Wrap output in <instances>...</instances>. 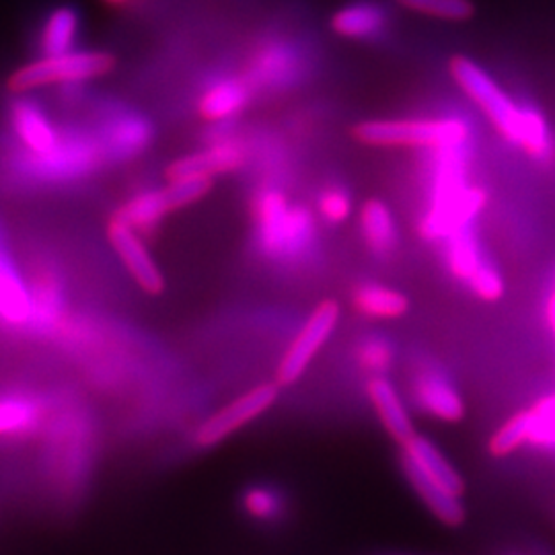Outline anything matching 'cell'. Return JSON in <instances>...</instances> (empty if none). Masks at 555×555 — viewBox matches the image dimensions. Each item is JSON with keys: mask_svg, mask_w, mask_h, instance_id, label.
I'll return each instance as SVG.
<instances>
[{"mask_svg": "<svg viewBox=\"0 0 555 555\" xmlns=\"http://www.w3.org/2000/svg\"><path fill=\"white\" fill-rule=\"evenodd\" d=\"M366 146L453 149L467 139V128L453 119H371L352 128Z\"/></svg>", "mask_w": 555, "mask_h": 555, "instance_id": "1", "label": "cell"}, {"mask_svg": "<svg viewBox=\"0 0 555 555\" xmlns=\"http://www.w3.org/2000/svg\"><path fill=\"white\" fill-rule=\"evenodd\" d=\"M451 75L461 87V91L494 124L498 132L504 139L518 144L525 121V109H518L496 82L488 77V73L467 56L451 59Z\"/></svg>", "mask_w": 555, "mask_h": 555, "instance_id": "2", "label": "cell"}, {"mask_svg": "<svg viewBox=\"0 0 555 555\" xmlns=\"http://www.w3.org/2000/svg\"><path fill=\"white\" fill-rule=\"evenodd\" d=\"M259 241L270 256L295 254L309 238L311 220L305 210L288 208L286 198L276 190H266L256 202Z\"/></svg>", "mask_w": 555, "mask_h": 555, "instance_id": "3", "label": "cell"}, {"mask_svg": "<svg viewBox=\"0 0 555 555\" xmlns=\"http://www.w3.org/2000/svg\"><path fill=\"white\" fill-rule=\"evenodd\" d=\"M114 59L105 52L73 50L59 56H43L20 68L11 79V87L27 91L50 82H85L109 73Z\"/></svg>", "mask_w": 555, "mask_h": 555, "instance_id": "4", "label": "cell"}, {"mask_svg": "<svg viewBox=\"0 0 555 555\" xmlns=\"http://www.w3.org/2000/svg\"><path fill=\"white\" fill-rule=\"evenodd\" d=\"M100 155L103 151L95 140L87 139L80 132L62 134L52 151L27 159V173L48 181L80 178L98 165Z\"/></svg>", "mask_w": 555, "mask_h": 555, "instance_id": "5", "label": "cell"}, {"mask_svg": "<svg viewBox=\"0 0 555 555\" xmlns=\"http://www.w3.org/2000/svg\"><path fill=\"white\" fill-rule=\"evenodd\" d=\"M337 319H339V305L336 300H325L307 319L305 327L291 344L288 352L282 358L278 366V385H293L300 375L307 371L309 362L321 350V346L327 341V337L334 334Z\"/></svg>", "mask_w": 555, "mask_h": 555, "instance_id": "6", "label": "cell"}, {"mask_svg": "<svg viewBox=\"0 0 555 555\" xmlns=\"http://www.w3.org/2000/svg\"><path fill=\"white\" fill-rule=\"evenodd\" d=\"M278 399V387L274 383L259 385L249 393L238 397L227 408H222L215 416L208 417L196 433V442L199 447H212L231 437L241 426L249 424L251 420L261 416L268 408L274 405Z\"/></svg>", "mask_w": 555, "mask_h": 555, "instance_id": "7", "label": "cell"}, {"mask_svg": "<svg viewBox=\"0 0 555 555\" xmlns=\"http://www.w3.org/2000/svg\"><path fill=\"white\" fill-rule=\"evenodd\" d=\"M151 137V124L130 112H116L101 121V151L109 159L126 160L137 157L149 146Z\"/></svg>", "mask_w": 555, "mask_h": 555, "instance_id": "8", "label": "cell"}, {"mask_svg": "<svg viewBox=\"0 0 555 555\" xmlns=\"http://www.w3.org/2000/svg\"><path fill=\"white\" fill-rule=\"evenodd\" d=\"M245 160H247V153L237 140L231 137H217L206 153L176 160L167 173L171 179L196 178V176L210 178L215 173L235 171L245 165Z\"/></svg>", "mask_w": 555, "mask_h": 555, "instance_id": "9", "label": "cell"}, {"mask_svg": "<svg viewBox=\"0 0 555 555\" xmlns=\"http://www.w3.org/2000/svg\"><path fill=\"white\" fill-rule=\"evenodd\" d=\"M109 241H112L114 249L118 251L121 261L126 263V268L130 270V274L146 293L157 295L163 291V276H160L159 268L146 254L134 229H130L126 222H121L119 219H114L109 224Z\"/></svg>", "mask_w": 555, "mask_h": 555, "instance_id": "10", "label": "cell"}, {"mask_svg": "<svg viewBox=\"0 0 555 555\" xmlns=\"http://www.w3.org/2000/svg\"><path fill=\"white\" fill-rule=\"evenodd\" d=\"M399 461H401L403 476L410 481L412 490L416 492L420 500L426 504V508L437 516L442 525L459 527L465 520V506L461 504V498L438 486L435 479L426 476L408 456L401 455Z\"/></svg>", "mask_w": 555, "mask_h": 555, "instance_id": "11", "label": "cell"}, {"mask_svg": "<svg viewBox=\"0 0 555 555\" xmlns=\"http://www.w3.org/2000/svg\"><path fill=\"white\" fill-rule=\"evenodd\" d=\"M31 291L25 286L23 278L7 256L0 241V321L13 327H21L31 325Z\"/></svg>", "mask_w": 555, "mask_h": 555, "instance_id": "12", "label": "cell"}, {"mask_svg": "<svg viewBox=\"0 0 555 555\" xmlns=\"http://www.w3.org/2000/svg\"><path fill=\"white\" fill-rule=\"evenodd\" d=\"M251 98L247 80L237 77H219L210 80L199 95V114L212 121L233 118Z\"/></svg>", "mask_w": 555, "mask_h": 555, "instance_id": "13", "label": "cell"}, {"mask_svg": "<svg viewBox=\"0 0 555 555\" xmlns=\"http://www.w3.org/2000/svg\"><path fill=\"white\" fill-rule=\"evenodd\" d=\"M11 124L15 128V134L31 155L52 151L62 137L40 107L31 101H15V105L11 107Z\"/></svg>", "mask_w": 555, "mask_h": 555, "instance_id": "14", "label": "cell"}, {"mask_svg": "<svg viewBox=\"0 0 555 555\" xmlns=\"http://www.w3.org/2000/svg\"><path fill=\"white\" fill-rule=\"evenodd\" d=\"M401 455L414 461L426 476L435 479L447 492L459 498L463 496L465 492L463 477L459 476L455 467L438 451L435 442H430L426 437L414 435L405 444H401Z\"/></svg>", "mask_w": 555, "mask_h": 555, "instance_id": "15", "label": "cell"}, {"mask_svg": "<svg viewBox=\"0 0 555 555\" xmlns=\"http://www.w3.org/2000/svg\"><path fill=\"white\" fill-rule=\"evenodd\" d=\"M369 397H371V401L377 410L380 424L385 426V430L391 435L396 442L405 444L410 438L416 435L412 417L408 414L403 401L397 396L396 387L387 378H371Z\"/></svg>", "mask_w": 555, "mask_h": 555, "instance_id": "16", "label": "cell"}, {"mask_svg": "<svg viewBox=\"0 0 555 555\" xmlns=\"http://www.w3.org/2000/svg\"><path fill=\"white\" fill-rule=\"evenodd\" d=\"M414 396L417 405L442 422H461L465 416L463 399L459 397L455 389L438 377L437 373H424L416 378Z\"/></svg>", "mask_w": 555, "mask_h": 555, "instance_id": "17", "label": "cell"}, {"mask_svg": "<svg viewBox=\"0 0 555 555\" xmlns=\"http://www.w3.org/2000/svg\"><path fill=\"white\" fill-rule=\"evenodd\" d=\"M352 302L360 315L373 319L401 318L410 309V300L403 293L378 284H364L357 288Z\"/></svg>", "mask_w": 555, "mask_h": 555, "instance_id": "18", "label": "cell"}, {"mask_svg": "<svg viewBox=\"0 0 555 555\" xmlns=\"http://www.w3.org/2000/svg\"><path fill=\"white\" fill-rule=\"evenodd\" d=\"M360 227L369 247L378 256H389L397 245L396 222L380 199H369L360 210Z\"/></svg>", "mask_w": 555, "mask_h": 555, "instance_id": "19", "label": "cell"}, {"mask_svg": "<svg viewBox=\"0 0 555 555\" xmlns=\"http://www.w3.org/2000/svg\"><path fill=\"white\" fill-rule=\"evenodd\" d=\"M79 36V15L75 9L60 7L50 13L41 29L40 48L43 56H59L75 50Z\"/></svg>", "mask_w": 555, "mask_h": 555, "instance_id": "20", "label": "cell"}, {"mask_svg": "<svg viewBox=\"0 0 555 555\" xmlns=\"http://www.w3.org/2000/svg\"><path fill=\"white\" fill-rule=\"evenodd\" d=\"M167 212L169 206L165 202L163 190H144L119 210L116 219L126 222L134 231L151 233Z\"/></svg>", "mask_w": 555, "mask_h": 555, "instance_id": "21", "label": "cell"}, {"mask_svg": "<svg viewBox=\"0 0 555 555\" xmlns=\"http://www.w3.org/2000/svg\"><path fill=\"white\" fill-rule=\"evenodd\" d=\"M41 410L31 397L0 399V437H25L38 428Z\"/></svg>", "mask_w": 555, "mask_h": 555, "instance_id": "22", "label": "cell"}, {"mask_svg": "<svg viewBox=\"0 0 555 555\" xmlns=\"http://www.w3.org/2000/svg\"><path fill=\"white\" fill-rule=\"evenodd\" d=\"M241 508L258 522H276L286 513V500L272 486H251L241 496Z\"/></svg>", "mask_w": 555, "mask_h": 555, "instance_id": "23", "label": "cell"}, {"mask_svg": "<svg viewBox=\"0 0 555 555\" xmlns=\"http://www.w3.org/2000/svg\"><path fill=\"white\" fill-rule=\"evenodd\" d=\"M531 426H533L531 408L506 420L494 433V437L490 438V444H488L490 453L494 456L513 455L522 444H529Z\"/></svg>", "mask_w": 555, "mask_h": 555, "instance_id": "24", "label": "cell"}, {"mask_svg": "<svg viewBox=\"0 0 555 555\" xmlns=\"http://www.w3.org/2000/svg\"><path fill=\"white\" fill-rule=\"evenodd\" d=\"M31 302H34L31 325L41 332L50 330L62 311V297H60L56 280L52 276H41L38 280V286L31 293Z\"/></svg>", "mask_w": 555, "mask_h": 555, "instance_id": "25", "label": "cell"}, {"mask_svg": "<svg viewBox=\"0 0 555 555\" xmlns=\"http://www.w3.org/2000/svg\"><path fill=\"white\" fill-rule=\"evenodd\" d=\"M380 25V15L371 7H346L332 17V29L346 38H366Z\"/></svg>", "mask_w": 555, "mask_h": 555, "instance_id": "26", "label": "cell"}, {"mask_svg": "<svg viewBox=\"0 0 555 555\" xmlns=\"http://www.w3.org/2000/svg\"><path fill=\"white\" fill-rule=\"evenodd\" d=\"M403 9L444 21H467L476 15L474 0H397Z\"/></svg>", "mask_w": 555, "mask_h": 555, "instance_id": "27", "label": "cell"}, {"mask_svg": "<svg viewBox=\"0 0 555 555\" xmlns=\"http://www.w3.org/2000/svg\"><path fill=\"white\" fill-rule=\"evenodd\" d=\"M531 414H533V426H531L529 444L541 451L555 453V393L535 403L531 408Z\"/></svg>", "mask_w": 555, "mask_h": 555, "instance_id": "28", "label": "cell"}, {"mask_svg": "<svg viewBox=\"0 0 555 555\" xmlns=\"http://www.w3.org/2000/svg\"><path fill=\"white\" fill-rule=\"evenodd\" d=\"M449 261H451V270L463 280H469V276L481 266L474 237L465 227L451 235Z\"/></svg>", "mask_w": 555, "mask_h": 555, "instance_id": "29", "label": "cell"}, {"mask_svg": "<svg viewBox=\"0 0 555 555\" xmlns=\"http://www.w3.org/2000/svg\"><path fill=\"white\" fill-rule=\"evenodd\" d=\"M210 188H212V179L202 178V176L171 179V183L163 190V196L169 210H178L196 199L204 198L210 192Z\"/></svg>", "mask_w": 555, "mask_h": 555, "instance_id": "30", "label": "cell"}, {"mask_svg": "<svg viewBox=\"0 0 555 555\" xmlns=\"http://www.w3.org/2000/svg\"><path fill=\"white\" fill-rule=\"evenodd\" d=\"M518 144L533 157H545L550 151V132L543 118L535 112H525L522 132Z\"/></svg>", "mask_w": 555, "mask_h": 555, "instance_id": "31", "label": "cell"}, {"mask_svg": "<svg viewBox=\"0 0 555 555\" xmlns=\"http://www.w3.org/2000/svg\"><path fill=\"white\" fill-rule=\"evenodd\" d=\"M467 282H469V286H472V291L476 293L477 297L483 298L488 302L498 300V298L504 295L502 278H500L496 270L488 268L486 263H481Z\"/></svg>", "mask_w": 555, "mask_h": 555, "instance_id": "32", "label": "cell"}, {"mask_svg": "<svg viewBox=\"0 0 555 555\" xmlns=\"http://www.w3.org/2000/svg\"><path fill=\"white\" fill-rule=\"evenodd\" d=\"M319 210L330 222H341L350 215V199L339 190H327L321 194Z\"/></svg>", "mask_w": 555, "mask_h": 555, "instance_id": "33", "label": "cell"}, {"mask_svg": "<svg viewBox=\"0 0 555 555\" xmlns=\"http://www.w3.org/2000/svg\"><path fill=\"white\" fill-rule=\"evenodd\" d=\"M547 321H550V327H552L555 337V291L552 298H550V302H547Z\"/></svg>", "mask_w": 555, "mask_h": 555, "instance_id": "34", "label": "cell"}, {"mask_svg": "<svg viewBox=\"0 0 555 555\" xmlns=\"http://www.w3.org/2000/svg\"><path fill=\"white\" fill-rule=\"evenodd\" d=\"M116 2H119V0H116Z\"/></svg>", "mask_w": 555, "mask_h": 555, "instance_id": "35", "label": "cell"}]
</instances>
